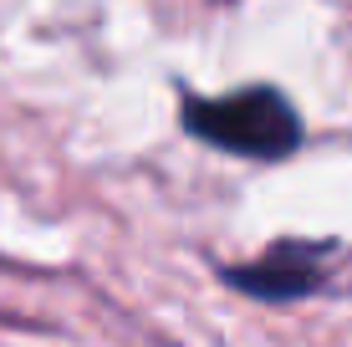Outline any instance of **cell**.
<instances>
[{
  "mask_svg": "<svg viewBox=\"0 0 352 347\" xmlns=\"http://www.w3.org/2000/svg\"><path fill=\"white\" fill-rule=\"evenodd\" d=\"M317 256H327V245H281L271 260H261V266L230 271V281L245 286V291H256V296H265V302H291V296L317 291L322 266H311Z\"/></svg>",
  "mask_w": 352,
  "mask_h": 347,
  "instance_id": "7a4b0ae2",
  "label": "cell"
},
{
  "mask_svg": "<svg viewBox=\"0 0 352 347\" xmlns=\"http://www.w3.org/2000/svg\"><path fill=\"white\" fill-rule=\"evenodd\" d=\"M184 128L240 159H286L301 143V117L276 87H250L230 98H189Z\"/></svg>",
  "mask_w": 352,
  "mask_h": 347,
  "instance_id": "6da1fadb",
  "label": "cell"
}]
</instances>
